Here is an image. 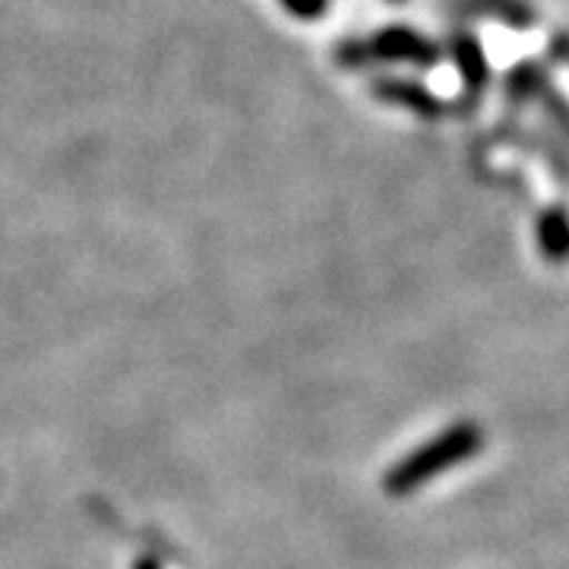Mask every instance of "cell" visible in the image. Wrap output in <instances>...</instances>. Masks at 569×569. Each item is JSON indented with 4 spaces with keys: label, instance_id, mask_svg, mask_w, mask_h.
Segmentation results:
<instances>
[{
    "label": "cell",
    "instance_id": "obj_1",
    "mask_svg": "<svg viewBox=\"0 0 569 569\" xmlns=\"http://www.w3.org/2000/svg\"><path fill=\"white\" fill-rule=\"evenodd\" d=\"M481 447H485V433H481L478 425L462 421V425L447 427L443 433H437L433 440H427L425 447L408 452L406 459H399L396 466L389 468V475L383 478V488L392 497H408L411 490H418L427 481L440 478L452 466L471 459Z\"/></svg>",
    "mask_w": 569,
    "mask_h": 569
},
{
    "label": "cell",
    "instance_id": "obj_2",
    "mask_svg": "<svg viewBox=\"0 0 569 569\" xmlns=\"http://www.w3.org/2000/svg\"><path fill=\"white\" fill-rule=\"evenodd\" d=\"M538 241L541 253L548 260H567L569 257V212L567 206H550L545 209L541 222H538Z\"/></svg>",
    "mask_w": 569,
    "mask_h": 569
},
{
    "label": "cell",
    "instance_id": "obj_3",
    "mask_svg": "<svg viewBox=\"0 0 569 569\" xmlns=\"http://www.w3.org/2000/svg\"><path fill=\"white\" fill-rule=\"evenodd\" d=\"M550 51H553V58H557V61H563L569 67V36H560V39H553Z\"/></svg>",
    "mask_w": 569,
    "mask_h": 569
}]
</instances>
